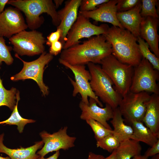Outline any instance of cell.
Wrapping results in <instances>:
<instances>
[{
    "label": "cell",
    "mask_w": 159,
    "mask_h": 159,
    "mask_svg": "<svg viewBox=\"0 0 159 159\" xmlns=\"http://www.w3.org/2000/svg\"><path fill=\"white\" fill-rule=\"evenodd\" d=\"M112 54L111 46L102 34L93 36L82 44L63 49L59 59L72 65H85L90 62L100 64Z\"/></svg>",
    "instance_id": "cell-1"
},
{
    "label": "cell",
    "mask_w": 159,
    "mask_h": 159,
    "mask_svg": "<svg viewBox=\"0 0 159 159\" xmlns=\"http://www.w3.org/2000/svg\"><path fill=\"white\" fill-rule=\"evenodd\" d=\"M104 35L110 44L112 54L122 63L135 67L143 57L140 53L137 37L127 30L112 26Z\"/></svg>",
    "instance_id": "cell-2"
},
{
    "label": "cell",
    "mask_w": 159,
    "mask_h": 159,
    "mask_svg": "<svg viewBox=\"0 0 159 159\" xmlns=\"http://www.w3.org/2000/svg\"><path fill=\"white\" fill-rule=\"evenodd\" d=\"M7 4L24 13L28 27L32 30L38 28L44 23V17L40 16L43 13L51 17L53 24L57 27L60 24L57 11L52 0H10Z\"/></svg>",
    "instance_id": "cell-3"
},
{
    "label": "cell",
    "mask_w": 159,
    "mask_h": 159,
    "mask_svg": "<svg viewBox=\"0 0 159 159\" xmlns=\"http://www.w3.org/2000/svg\"><path fill=\"white\" fill-rule=\"evenodd\" d=\"M87 65L91 75L90 86L95 95L113 110L118 107L122 97L114 89L111 80L100 66L91 62Z\"/></svg>",
    "instance_id": "cell-4"
},
{
    "label": "cell",
    "mask_w": 159,
    "mask_h": 159,
    "mask_svg": "<svg viewBox=\"0 0 159 159\" xmlns=\"http://www.w3.org/2000/svg\"><path fill=\"white\" fill-rule=\"evenodd\" d=\"M100 64L113 82L114 89L122 97L130 92L134 67L122 63L112 54L103 59Z\"/></svg>",
    "instance_id": "cell-5"
},
{
    "label": "cell",
    "mask_w": 159,
    "mask_h": 159,
    "mask_svg": "<svg viewBox=\"0 0 159 159\" xmlns=\"http://www.w3.org/2000/svg\"><path fill=\"white\" fill-rule=\"evenodd\" d=\"M159 71L154 69L149 62L143 58L139 64L134 67L130 91L134 93L145 91L159 95Z\"/></svg>",
    "instance_id": "cell-6"
},
{
    "label": "cell",
    "mask_w": 159,
    "mask_h": 159,
    "mask_svg": "<svg viewBox=\"0 0 159 159\" xmlns=\"http://www.w3.org/2000/svg\"><path fill=\"white\" fill-rule=\"evenodd\" d=\"M15 56L21 60L24 65L21 71L12 76L11 80L16 81L27 79L33 80L37 83L43 95L45 97L47 96L49 88L44 82L43 75L45 66L52 60L53 56L45 51L38 59L30 62L23 60L16 54Z\"/></svg>",
    "instance_id": "cell-7"
},
{
    "label": "cell",
    "mask_w": 159,
    "mask_h": 159,
    "mask_svg": "<svg viewBox=\"0 0 159 159\" xmlns=\"http://www.w3.org/2000/svg\"><path fill=\"white\" fill-rule=\"evenodd\" d=\"M9 39L13 50L18 55L33 56L45 51V38L42 32L36 30L22 31Z\"/></svg>",
    "instance_id": "cell-8"
},
{
    "label": "cell",
    "mask_w": 159,
    "mask_h": 159,
    "mask_svg": "<svg viewBox=\"0 0 159 159\" xmlns=\"http://www.w3.org/2000/svg\"><path fill=\"white\" fill-rule=\"evenodd\" d=\"M59 63L69 69L74 74L75 80L69 77L73 87L72 96H76L78 93L80 95L81 101L87 105L89 104L88 97L95 100L99 106L103 107V105L98 98L92 91L90 84L91 75L85 65H72L64 61L59 59Z\"/></svg>",
    "instance_id": "cell-9"
},
{
    "label": "cell",
    "mask_w": 159,
    "mask_h": 159,
    "mask_svg": "<svg viewBox=\"0 0 159 159\" xmlns=\"http://www.w3.org/2000/svg\"><path fill=\"white\" fill-rule=\"evenodd\" d=\"M109 26L105 24L97 26L92 23L89 19L78 13L77 18L68 32L63 49L80 43L79 40L95 36L105 34Z\"/></svg>",
    "instance_id": "cell-10"
},
{
    "label": "cell",
    "mask_w": 159,
    "mask_h": 159,
    "mask_svg": "<svg viewBox=\"0 0 159 159\" xmlns=\"http://www.w3.org/2000/svg\"><path fill=\"white\" fill-rule=\"evenodd\" d=\"M151 95L147 92L134 93L130 91L122 97L118 107L122 116L129 122H142L147 103Z\"/></svg>",
    "instance_id": "cell-11"
},
{
    "label": "cell",
    "mask_w": 159,
    "mask_h": 159,
    "mask_svg": "<svg viewBox=\"0 0 159 159\" xmlns=\"http://www.w3.org/2000/svg\"><path fill=\"white\" fill-rule=\"evenodd\" d=\"M67 126H64L51 134L45 131L41 132L39 135L44 144L37 154L40 157H44L50 152L59 151L60 149L67 150L74 147L76 138L67 134Z\"/></svg>",
    "instance_id": "cell-12"
},
{
    "label": "cell",
    "mask_w": 159,
    "mask_h": 159,
    "mask_svg": "<svg viewBox=\"0 0 159 159\" xmlns=\"http://www.w3.org/2000/svg\"><path fill=\"white\" fill-rule=\"evenodd\" d=\"M28 28L24 17L18 9L11 6L0 14V37L9 39Z\"/></svg>",
    "instance_id": "cell-13"
},
{
    "label": "cell",
    "mask_w": 159,
    "mask_h": 159,
    "mask_svg": "<svg viewBox=\"0 0 159 159\" xmlns=\"http://www.w3.org/2000/svg\"><path fill=\"white\" fill-rule=\"evenodd\" d=\"M97 104L95 100L91 98H89L88 105L81 101L79 104L81 111L80 119L85 121L93 119L99 122L107 129L112 130L107 121L112 118L113 110L107 104H106L104 107H101Z\"/></svg>",
    "instance_id": "cell-14"
},
{
    "label": "cell",
    "mask_w": 159,
    "mask_h": 159,
    "mask_svg": "<svg viewBox=\"0 0 159 159\" xmlns=\"http://www.w3.org/2000/svg\"><path fill=\"white\" fill-rule=\"evenodd\" d=\"M82 0H69L65 2L64 6L57 11L60 23L57 27L61 32L59 41L64 46L67 34L76 21Z\"/></svg>",
    "instance_id": "cell-15"
},
{
    "label": "cell",
    "mask_w": 159,
    "mask_h": 159,
    "mask_svg": "<svg viewBox=\"0 0 159 159\" xmlns=\"http://www.w3.org/2000/svg\"><path fill=\"white\" fill-rule=\"evenodd\" d=\"M118 0H110L98 6L97 8L90 11H79L84 16L97 21L107 22L113 26L124 29L118 20L116 14Z\"/></svg>",
    "instance_id": "cell-16"
},
{
    "label": "cell",
    "mask_w": 159,
    "mask_h": 159,
    "mask_svg": "<svg viewBox=\"0 0 159 159\" xmlns=\"http://www.w3.org/2000/svg\"><path fill=\"white\" fill-rule=\"evenodd\" d=\"M158 18L151 17L142 18L140 27L139 36L148 44L153 54L159 58Z\"/></svg>",
    "instance_id": "cell-17"
},
{
    "label": "cell",
    "mask_w": 159,
    "mask_h": 159,
    "mask_svg": "<svg viewBox=\"0 0 159 159\" xmlns=\"http://www.w3.org/2000/svg\"><path fill=\"white\" fill-rule=\"evenodd\" d=\"M140 1L133 8L127 11L117 12V19L123 27L137 37L140 35V27L142 19L140 12Z\"/></svg>",
    "instance_id": "cell-18"
},
{
    "label": "cell",
    "mask_w": 159,
    "mask_h": 159,
    "mask_svg": "<svg viewBox=\"0 0 159 159\" xmlns=\"http://www.w3.org/2000/svg\"><path fill=\"white\" fill-rule=\"evenodd\" d=\"M157 137L159 138V95L152 94L147 104L142 121Z\"/></svg>",
    "instance_id": "cell-19"
},
{
    "label": "cell",
    "mask_w": 159,
    "mask_h": 159,
    "mask_svg": "<svg viewBox=\"0 0 159 159\" xmlns=\"http://www.w3.org/2000/svg\"><path fill=\"white\" fill-rule=\"evenodd\" d=\"M4 136V133L0 134V153L6 154L11 159H37L40 156L36 152L43 147L44 143L42 140L29 147L11 149L3 144Z\"/></svg>",
    "instance_id": "cell-20"
},
{
    "label": "cell",
    "mask_w": 159,
    "mask_h": 159,
    "mask_svg": "<svg viewBox=\"0 0 159 159\" xmlns=\"http://www.w3.org/2000/svg\"><path fill=\"white\" fill-rule=\"evenodd\" d=\"M125 120L119 107L113 110V115L110 121L113 126V134L120 142L131 139L133 134V130L130 126L126 125Z\"/></svg>",
    "instance_id": "cell-21"
},
{
    "label": "cell",
    "mask_w": 159,
    "mask_h": 159,
    "mask_svg": "<svg viewBox=\"0 0 159 159\" xmlns=\"http://www.w3.org/2000/svg\"><path fill=\"white\" fill-rule=\"evenodd\" d=\"M133 130L131 139L139 142H142L150 147L154 144L158 140L157 137L142 122L132 121L130 122Z\"/></svg>",
    "instance_id": "cell-22"
},
{
    "label": "cell",
    "mask_w": 159,
    "mask_h": 159,
    "mask_svg": "<svg viewBox=\"0 0 159 159\" xmlns=\"http://www.w3.org/2000/svg\"><path fill=\"white\" fill-rule=\"evenodd\" d=\"M142 147L140 142L130 139L120 142L116 149L117 159H131L140 155Z\"/></svg>",
    "instance_id": "cell-23"
},
{
    "label": "cell",
    "mask_w": 159,
    "mask_h": 159,
    "mask_svg": "<svg viewBox=\"0 0 159 159\" xmlns=\"http://www.w3.org/2000/svg\"><path fill=\"white\" fill-rule=\"evenodd\" d=\"M16 102L10 116L7 120L0 122V124L16 125L19 133H22L24 127L27 123H33L35 121L32 119L24 118L19 115L18 110V104L20 100L19 92L17 90L16 94Z\"/></svg>",
    "instance_id": "cell-24"
},
{
    "label": "cell",
    "mask_w": 159,
    "mask_h": 159,
    "mask_svg": "<svg viewBox=\"0 0 159 159\" xmlns=\"http://www.w3.org/2000/svg\"><path fill=\"white\" fill-rule=\"evenodd\" d=\"M17 92L16 89L13 87L10 90L6 89L3 85L2 80L0 76V107L6 106L13 111L16 104L15 100L16 99Z\"/></svg>",
    "instance_id": "cell-25"
},
{
    "label": "cell",
    "mask_w": 159,
    "mask_h": 159,
    "mask_svg": "<svg viewBox=\"0 0 159 159\" xmlns=\"http://www.w3.org/2000/svg\"><path fill=\"white\" fill-rule=\"evenodd\" d=\"M137 42L142 57L148 60L154 69L159 71V58L151 52L148 43L140 36L137 37Z\"/></svg>",
    "instance_id": "cell-26"
},
{
    "label": "cell",
    "mask_w": 159,
    "mask_h": 159,
    "mask_svg": "<svg viewBox=\"0 0 159 159\" xmlns=\"http://www.w3.org/2000/svg\"><path fill=\"white\" fill-rule=\"evenodd\" d=\"M120 141L113 134L109 135L97 141L96 146L108 152L112 153L119 147Z\"/></svg>",
    "instance_id": "cell-27"
},
{
    "label": "cell",
    "mask_w": 159,
    "mask_h": 159,
    "mask_svg": "<svg viewBox=\"0 0 159 159\" xmlns=\"http://www.w3.org/2000/svg\"><path fill=\"white\" fill-rule=\"evenodd\" d=\"M86 121L92 130L96 141L100 140L109 135L113 133L112 130L107 129L96 120L90 119Z\"/></svg>",
    "instance_id": "cell-28"
},
{
    "label": "cell",
    "mask_w": 159,
    "mask_h": 159,
    "mask_svg": "<svg viewBox=\"0 0 159 159\" xmlns=\"http://www.w3.org/2000/svg\"><path fill=\"white\" fill-rule=\"evenodd\" d=\"M141 2L140 14L142 18L151 17L158 18V16L156 7L158 4V0H142Z\"/></svg>",
    "instance_id": "cell-29"
},
{
    "label": "cell",
    "mask_w": 159,
    "mask_h": 159,
    "mask_svg": "<svg viewBox=\"0 0 159 159\" xmlns=\"http://www.w3.org/2000/svg\"><path fill=\"white\" fill-rule=\"evenodd\" d=\"M12 47L6 44L5 40L3 37H0V65H1L3 62L7 65H10L14 61L11 51Z\"/></svg>",
    "instance_id": "cell-30"
},
{
    "label": "cell",
    "mask_w": 159,
    "mask_h": 159,
    "mask_svg": "<svg viewBox=\"0 0 159 159\" xmlns=\"http://www.w3.org/2000/svg\"><path fill=\"white\" fill-rule=\"evenodd\" d=\"M109 0H82L79 9L81 11H90L96 9L99 5Z\"/></svg>",
    "instance_id": "cell-31"
},
{
    "label": "cell",
    "mask_w": 159,
    "mask_h": 159,
    "mask_svg": "<svg viewBox=\"0 0 159 159\" xmlns=\"http://www.w3.org/2000/svg\"><path fill=\"white\" fill-rule=\"evenodd\" d=\"M140 1L139 0H118L117 12L129 10L134 7Z\"/></svg>",
    "instance_id": "cell-32"
},
{
    "label": "cell",
    "mask_w": 159,
    "mask_h": 159,
    "mask_svg": "<svg viewBox=\"0 0 159 159\" xmlns=\"http://www.w3.org/2000/svg\"><path fill=\"white\" fill-rule=\"evenodd\" d=\"M61 36L60 30L57 29V30L51 33L47 37L46 44L50 46L53 43L59 41Z\"/></svg>",
    "instance_id": "cell-33"
},
{
    "label": "cell",
    "mask_w": 159,
    "mask_h": 159,
    "mask_svg": "<svg viewBox=\"0 0 159 159\" xmlns=\"http://www.w3.org/2000/svg\"><path fill=\"white\" fill-rule=\"evenodd\" d=\"M63 45L59 41L52 43L50 47L49 53L53 56H56L61 53Z\"/></svg>",
    "instance_id": "cell-34"
},
{
    "label": "cell",
    "mask_w": 159,
    "mask_h": 159,
    "mask_svg": "<svg viewBox=\"0 0 159 159\" xmlns=\"http://www.w3.org/2000/svg\"><path fill=\"white\" fill-rule=\"evenodd\" d=\"M159 153V140L145 152L144 155L148 158Z\"/></svg>",
    "instance_id": "cell-35"
},
{
    "label": "cell",
    "mask_w": 159,
    "mask_h": 159,
    "mask_svg": "<svg viewBox=\"0 0 159 159\" xmlns=\"http://www.w3.org/2000/svg\"><path fill=\"white\" fill-rule=\"evenodd\" d=\"M105 158L102 155L96 154L90 152L89 153L87 159H104Z\"/></svg>",
    "instance_id": "cell-36"
},
{
    "label": "cell",
    "mask_w": 159,
    "mask_h": 159,
    "mask_svg": "<svg viewBox=\"0 0 159 159\" xmlns=\"http://www.w3.org/2000/svg\"><path fill=\"white\" fill-rule=\"evenodd\" d=\"M59 155V151H56L53 155L48 158H45L44 157L40 156L37 159H58Z\"/></svg>",
    "instance_id": "cell-37"
},
{
    "label": "cell",
    "mask_w": 159,
    "mask_h": 159,
    "mask_svg": "<svg viewBox=\"0 0 159 159\" xmlns=\"http://www.w3.org/2000/svg\"><path fill=\"white\" fill-rule=\"evenodd\" d=\"M8 1L9 0H0V14L4 11L5 6Z\"/></svg>",
    "instance_id": "cell-38"
},
{
    "label": "cell",
    "mask_w": 159,
    "mask_h": 159,
    "mask_svg": "<svg viewBox=\"0 0 159 159\" xmlns=\"http://www.w3.org/2000/svg\"><path fill=\"white\" fill-rule=\"evenodd\" d=\"M104 159H117L116 154V149L113 150L109 156L105 158Z\"/></svg>",
    "instance_id": "cell-39"
},
{
    "label": "cell",
    "mask_w": 159,
    "mask_h": 159,
    "mask_svg": "<svg viewBox=\"0 0 159 159\" xmlns=\"http://www.w3.org/2000/svg\"><path fill=\"white\" fill-rule=\"evenodd\" d=\"M64 1V0H54V4L56 9H57L60 6H61Z\"/></svg>",
    "instance_id": "cell-40"
},
{
    "label": "cell",
    "mask_w": 159,
    "mask_h": 159,
    "mask_svg": "<svg viewBox=\"0 0 159 159\" xmlns=\"http://www.w3.org/2000/svg\"><path fill=\"white\" fill-rule=\"evenodd\" d=\"M148 158L145 156L144 155H140L133 158L132 159H148Z\"/></svg>",
    "instance_id": "cell-41"
},
{
    "label": "cell",
    "mask_w": 159,
    "mask_h": 159,
    "mask_svg": "<svg viewBox=\"0 0 159 159\" xmlns=\"http://www.w3.org/2000/svg\"><path fill=\"white\" fill-rule=\"evenodd\" d=\"M151 159H159V153L152 156Z\"/></svg>",
    "instance_id": "cell-42"
},
{
    "label": "cell",
    "mask_w": 159,
    "mask_h": 159,
    "mask_svg": "<svg viewBox=\"0 0 159 159\" xmlns=\"http://www.w3.org/2000/svg\"><path fill=\"white\" fill-rule=\"evenodd\" d=\"M0 159H11L9 156L4 157L0 156Z\"/></svg>",
    "instance_id": "cell-43"
}]
</instances>
